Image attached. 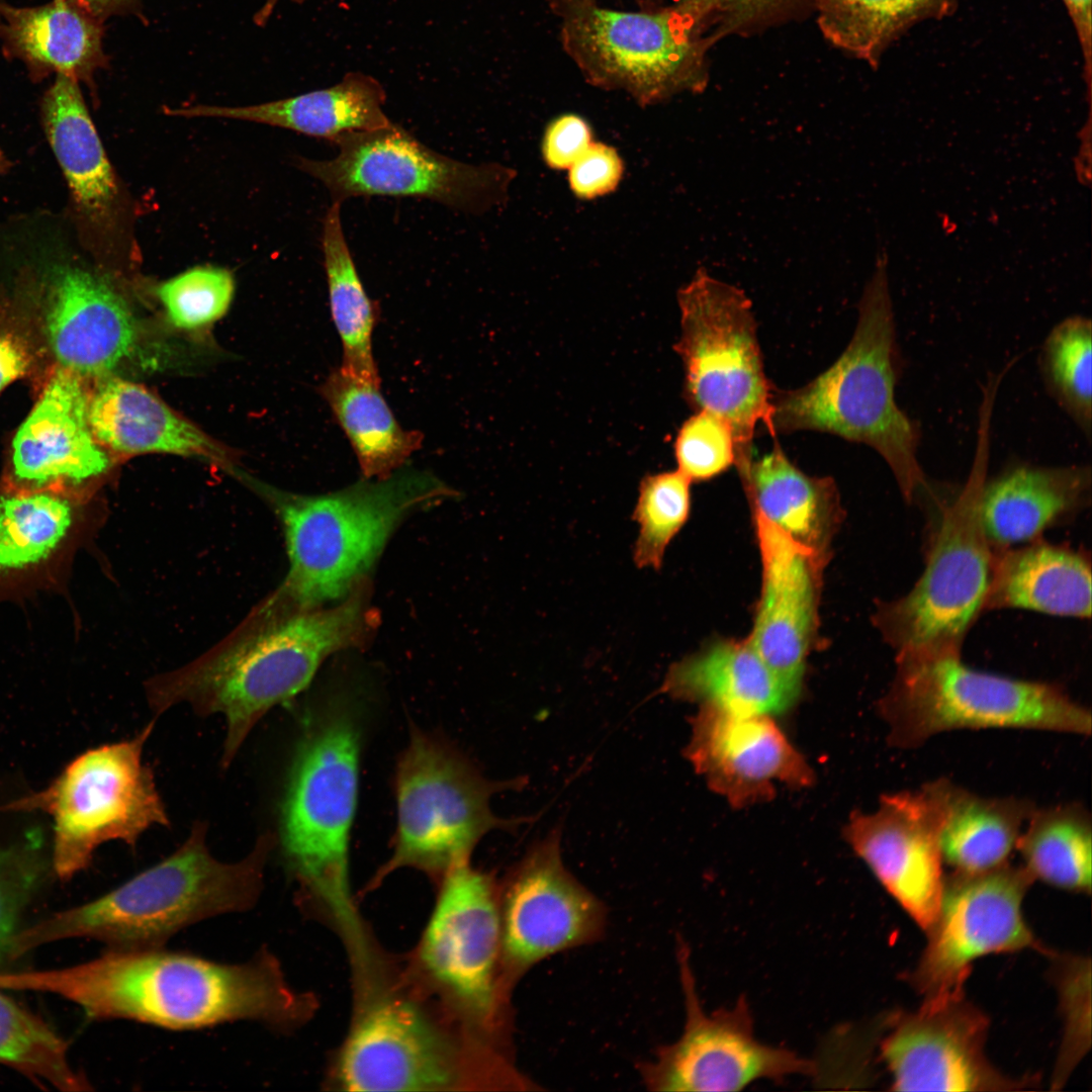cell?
<instances>
[{
	"label": "cell",
	"mask_w": 1092,
	"mask_h": 1092,
	"mask_svg": "<svg viewBox=\"0 0 1092 1092\" xmlns=\"http://www.w3.org/2000/svg\"><path fill=\"white\" fill-rule=\"evenodd\" d=\"M0 990L56 995L91 1019H126L170 1030L244 1020L282 1030L308 1011L306 998L290 989L265 948L239 964L163 947L108 949L64 968L0 973Z\"/></svg>",
	"instance_id": "6da1fadb"
},
{
	"label": "cell",
	"mask_w": 1092,
	"mask_h": 1092,
	"mask_svg": "<svg viewBox=\"0 0 1092 1092\" xmlns=\"http://www.w3.org/2000/svg\"><path fill=\"white\" fill-rule=\"evenodd\" d=\"M369 598L367 582L332 608L289 613L264 599L208 651L148 679V703L156 718L181 704L220 714L228 767L260 719L301 693L326 658L371 641L379 615Z\"/></svg>",
	"instance_id": "7a4b0ae2"
},
{
	"label": "cell",
	"mask_w": 1092,
	"mask_h": 1092,
	"mask_svg": "<svg viewBox=\"0 0 1092 1092\" xmlns=\"http://www.w3.org/2000/svg\"><path fill=\"white\" fill-rule=\"evenodd\" d=\"M272 843L271 835L264 834L245 857L224 862L210 853L206 827L197 823L160 862L95 900L18 930L9 956L16 959L70 938L95 939L115 950L164 947L190 925L253 908Z\"/></svg>",
	"instance_id": "3957f363"
},
{
	"label": "cell",
	"mask_w": 1092,
	"mask_h": 1092,
	"mask_svg": "<svg viewBox=\"0 0 1092 1092\" xmlns=\"http://www.w3.org/2000/svg\"><path fill=\"white\" fill-rule=\"evenodd\" d=\"M281 523L288 571L268 599L295 613L342 601L368 575L398 526L458 492L427 470L401 467L337 491L297 494L260 486Z\"/></svg>",
	"instance_id": "277c9868"
},
{
	"label": "cell",
	"mask_w": 1092,
	"mask_h": 1092,
	"mask_svg": "<svg viewBox=\"0 0 1092 1092\" xmlns=\"http://www.w3.org/2000/svg\"><path fill=\"white\" fill-rule=\"evenodd\" d=\"M901 354L887 275L878 257L858 302L853 335L837 360L798 388H772L774 435L815 431L867 445L890 467L907 503L927 490L919 429L895 399Z\"/></svg>",
	"instance_id": "5b68a950"
},
{
	"label": "cell",
	"mask_w": 1092,
	"mask_h": 1092,
	"mask_svg": "<svg viewBox=\"0 0 1092 1092\" xmlns=\"http://www.w3.org/2000/svg\"><path fill=\"white\" fill-rule=\"evenodd\" d=\"M360 731L347 705L328 703L297 745L281 808L283 855L299 882L351 935L360 933L349 879Z\"/></svg>",
	"instance_id": "8992f818"
},
{
	"label": "cell",
	"mask_w": 1092,
	"mask_h": 1092,
	"mask_svg": "<svg viewBox=\"0 0 1092 1092\" xmlns=\"http://www.w3.org/2000/svg\"><path fill=\"white\" fill-rule=\"evenodd\" d=\"M878 709L892 746L913 749L952 730L1032 729L1089 736L1090 710L1054 684L969 667L961 653L896 656Z\"/></svg>",
	"instance_id": "52a82bcc"
},
{
	"label": "cell",
	"mask_w": 1092,
	"mask_h": 1092,
	"mask_svg": "<svg viewBox=\"0 0 1092 1092\" xmlns=\"http://www.w3.org/2000/svg\"><path fill=\"white\" fill-rule=\"evenodd\" d=\"M680 335L673 346L685 371V397L696 412L731 428L740 478L753 460V438L771 425L774 386L765 375L752 303L738 287L701 267L677 292Z\"/></svg>",
	"instance_id": "ba28073f"
},
{
	"label": "cell",
	"mask_w": 1092,
	"mask_h": 1092,
	"mask_svg": "<svg viewBox=\"0 0 1092 1092\" xmlns=\"http://www.w3.org/2000/svg\"><path fill=\"white\" fill-rule=\"evenodd\" d=\"M155 720L126 740L82 753L47 789L7 806L53 817V867L61 880L87 868L102 843L134 845L151 827L169 824L153 771L143 760Z\"/></svg>",
	"instance_id": "9c48e42d"
},
{
	"label": "cell",
	"mask_w": 1092,
	"mask_h": 1092,
	"mask_svg": "<svg viewBox=\"0 0 1092 1092\" xmlns=\"http://www.w3.org/2000/svg\"><path fill=\"white\" fill-rule=\"evenodd\" d=\"M981 462L942 510L925 568L902 598L884 603L874 625L896 656L961 653L984 610L994 550L980 517Z\"/></svg>",
	"instance_id": "30bf717a"
},
{
	"label": "cell",
	"mask_w": 1092,
	"mask_h": 1092,
	"mask_svg": "<svg viewBox=\"0 0 1092 1092\" xmlns=\"http://www.w3.org/2000/svg\"><path fill=\"white\" fill-rule=\"evenodd\" d=\"M522 785L491 782L451 747L414 731L397 763V823L385 872L413 867L445 874L468 862L486 833L522 821L502 819L489 806L494 793Z\"/></svg>",
	"instance_id": "8fae6325"
},
{
	"label": "cell",
	"mask_w": 1092,
	"mask_h": 1092,
	"mask_svg": "<svg viewBox=\"0 0 1092 1092\" xmlns=\"http://www.w3.org/2000/svg\"><path fill=\"white\" fill-rule=\"evenodd\" d=\"M700 24L682 7L655 13L605 9L572 0L566 9L565 48L593 84L623 89L640 105L707 83Z\"/></svg>",
	"instance_id": "7c38bea8"
},
{
	"label": "cell",
	"mask_w": 1092,
	"mask_h": 1092,
	"mask_svg": "<svg viewBox=\"0 0 1092 1092\" xmlns=\"http://www.w3.org/2000/svg\"><path fill=\"white\" fill-rule=\"evenodd\" d=\"M331 143V160L298 157L297 167L321 181L333 202L351 197L429 199L453 210L480 214L500 206L517 173L498 163L473 165L433 151L396 123L350 131Z\"/></svg>",
	"instance_id": "4fadbf2b"
},
{
	"label": "cell",
	"mask_w": 1092,
	"mask_h": 1092,
	"mask_svg": "<svg viewBox=\"0 0 1092 1092\" xmlns=\"http://www.w3.org/2000/svg\"><path fill=\"white\" fill-rule=\"evenodd\" d=\"M676 949L685 1025L675 1041L661 1045L653 1059L640 1063L647 1089L740 1091L760 1080L780 1081L816 1072L811 1060L757 1039L744 997L732 1007L707 1012L699 999L688 946L677 939Z\"/></svg>",
	"instance_id": "5bb4252c"
},
{
	"label": "cell",
	"mask_w": 1092,
	"mask_h": 1092,
	"mask_svg": "<svg viewBox=\"0 0 1092 1092\" xmlns=\"http://www.w3.org/2000/svg\"><path fill=\"white\" fill-rule=\"evenodd\" d=\"M500 979L505 996L534 966L556 953L598 941L604 903L563 864L558 833L535 843L498 892Z\"/></svg>",
	"instance_id": "9a60e30c"
},
{
	"label": "cell",
	"mask_w": 1092,
	"mask_h": 1092,
	"mask_svg": "<svg viewBox=\"0 0 1092 1092\" xmlns=\"http://www.w3.org/2000/svg\"><path fill=\"white\" fill-rule=\"evenodd\" d=\"M1034 880L1008 862L944 879L937 918L911 981L925 997L963 992L972 964L991 953L1042 948L1022 912Z\"/></svg>",
	"instance_id": "2e32d148"
},
{
	"label": "cell",
	"mask_w": 1092,
	"mask_h": 1092,
	"mask_svg": "<svg viewBox=\"0 0 1092 1092\" xmlns=\"http://www.w3.org/2000/svg\"><path fill=\"white\" fill-rule=\"evenodd\" d=\"M421 961L431 977L486 1030L504 1022L498 892L491 879L456 864L444 874L423 934Z\"/></svg>",
	"instance_id": "e0dca14e"
},
{
	"label": "cell",
	"mask_w": 1092,
	"mask_h": 1092,
	"mask_svg": "<svg viewBox=\"0 0 1092 1092\" xmlns=\"http://www.w3.org/2000/svg\"><path fill=\"white\" fill-rule=\"evenodd\" d=\"M936 780L883 795L872 813L855 812L844 834L882 887L922 930L934 924L943 894Z\"/></svg>",
	"instance_id": "ac0fdd59"
},
{
	"label": "cell",
	"mask_w": 1092,
	"mask_h": 1092,
	"mask_svg": "<svg viewBox=\"0 0 1092 1092\" xmlns=\"http://www.w3.org/2000/svg\"><path fill=\"white\" fill-rule=\"evenodd\" d=\"M988 1019L963 992L927 997L892 1017L881 1055L898 1091H994L1021 1082L998 1073L984 1053Z\"/></svg>",
	"instance_id": "d6986e66"
},
{
	"label": "cell",
	"mask_w": 1092,
	"mask_h": 1092,
	"mask_svg": "<svg viewBox=\"0 0 1092 1092\" xmlns=\"http://www.w3.org/2000/svg\"><path fill=\"white\" fill-rule=\"evenodd\" d=\"M338 1081L349 1091H432L455 1082L444 1037L413 1003L387 997L357 1018L341 1049Z\"/></svg>",
	"instance_id": "ffe728a7"
},
{
	"label": "cell",
	"mask_w": 1092,
	"mask_h": 1092,
	"mask_svg": "<svg viewBox=\"0 0 1092 1092\" xmlns=\"http://www.w3.org/2000/svg\"><path fill=\"white\" fill-rule=\"evenodd\" d=\"M753 520L762 574L747 639L775 674L800 693L806 660L816 644L828 558L795 542L755 513Z\"/></svg>",
	"instance_id": "44dd1931"
},
{
	"label": "cell",
	"mask_w": 1092,
	"mask_h": 1092,
	"mask_svg": "<svg viewBox=\"0 0 1092 1092\" xmlns=\"http://www.w3.org/2000/svg\"><path fill=\"white\" fill-rule=\"evenodd\" d=\"M696 771L733 807L768 800L776 783L809 786L813 775L766 714L701 706L686 750Z\"/></svg>",
	"instance_id": "7402d4cb"
},
{
	"label": "cell",
	"mask_w": 1092,
	"mask_h": 1092,
	"mask_svg": "<svg viewBox=\"0 0 1092 1092\" xmlns=\"http://www.w3.org/2000/svg\"><path fill=\"white\" fill-rule=\"evenodd\" d=\"M49 275L47 327L61 367L81 378L109 374L136 346L139 326L127 303L86 269L58 265Z\"/></svg>",
	"instance_id": "603a6c76"
},
{
	"label": "cell",
	"mask_w": 1092,
	"mask_h": 1092,
	"mask_svg": "<svg viewBox=\"0 0 1092 1092\" xmlns=\"http://www.w3.org/2000/svg\"><path fill=\"white\" fill-rule=\"evenodd\" d=\"M89 397L75 373L60 367L51 377L12 442L17 481L36 489L81 485L107 471L109 457L89 425Z\"/></svg>",
	"instance_id": "cb8c5ba5"
},
{
	"label": "cell",
	"mask_w": 1092,
	"mask_h": 1092,
	"mask_svg": "<svg viewBox=\"0 0 1092 1092\" xmlns=\"http://www.w3.org/2000/svg\"><path fill=\"white\" fill-rule=\"evenodd\" d=\"M104 21L78 0L17 6L0 0V47L22 64L32 82L65 75L87 85L107 65Z\"/></svg>",
	"instance_id": "d4e9b609"
},
{
	"label": "cell",
	"mask_w": 1092,
	"mask_h": 1092,
	"mask_svg": "<svg viewBox=\"0 0 1092 1092\" xmlns=\"http://www.w3.org/2000/svg\"><path fill=\"white\" fill-rule=\"evenodd\" d=\"M1091 469L1085 465L1015 464L984 478L979 509L993 549L1036 540L1048 528L1089 505Z\"/></svg>",
	"instance_id": "484cf974"
},
{
	"label": "cell",
	"mask_w": 1092,
	"mask_h": 1092,
	"mask_svg": "<svg viewBox=\"0 0 1092 1092\" xmlns=\"http://www.w3.org/2000/svg\"><path fill=\"white\" fill-rule=\"evenodd\" d=\"M41 113L51 147L80 210L95 228L114 234L121 221L122 196L80 83L56 75L42 96Z\"/></svg>",
	"instance_id": "4316f807"
},
{
	"label": "cell",
	"mask_w": 1092,
	"mask_h": 1092,
	"mask_svg": "<svg viewBox=\"0 0 1092 1092\" xmlns=\"http://www.w3.org/2000/svg\"><path fill=\"white\" fill-rule=\"evenodd\" d=\"M661 690L701 706L766 715L785 711L800 694L775 674L747 638L709 640L669 667Z\"/></svg>",
	"instance_id": "83f0119b"
},
{
	"label": "cell",
	"mask_w": 1092,
	"mask_h": 1092,
	"mask_svg": "<svg viewBox=\"0 0 1092 1092\" xmlns=\"http://www.w3.org/2000/svg\"><path fill=\"white\" fill-rule=\"evenodd\" d=\"M88 420L97 442L120 455L165 453L225 462V452L203 431L141 384L118 377L89 397Z\"/></svg>",
	"instance_id": "f1b7e54d"
},
{
	"label": "cell",
	"mask_w": 1092,
	"mask_h": 1092,
	"mask_svg": "<svg viewBox=\"0 0 1092 1092\" xmlns=\"http://www.w3.org/2000/svg\"><path fill=\"white\" fill-rule=\"evenodd\" d=\"M993 550L984 610L1091 617V563L1085 552L1038 539Z\"/></svg>",
	"instance_id": "f546056e"
},
{
	"label": "cell",
	"mask_w": 1092,
	"mask_h": 1092,
	"mask_svg": "<svg viewBox=\"0 0 1092 1092\" xmlns=\"http://www.w3.org/2000/svg\"><path fill=\"white\" fill-rule=\"evenodd\" d=\"M385 101L384 88L376 79L363 73H348L329 88L276 101L238 107L196 105L169 108L165 113L253 121L331 142L345 132L390 125L392 121L383 110Z\"/></svg>",
	"instance_id": "4dcf8cb0"
},
{
	"label": "cell",
	"mask_w": 1092,
	"mask_h": 1092,
	"mask_svg": "<svg viewBox=\"0 0 1092 1092\" xmlns=\"http://www.w3.org/2000/svg\"><path fill=\"white\" fill-rule=\"evenodd\" d=\"M740 479L752 513L829 559L830 544L843 513L833 478L805 473L777 443L761 458L753 459Z\"/></svg>",
	"instance_id": "1f68e13d"
},
{
	"label": "cell",
	"mask_w": 1092,
	"mask_h": 1092,
	"mask_svg": "<svg viewBox=\"0 0 1092 1092\" xmlns=\"http://www.w3.org/2000/svg\"><path fill=\"white\" fill-rule=\"evenodd\" d=\"M941 800L939 846L943 863L980 873L1006 862L1036 807L1017 797H984L947 779L936 780Z\"/></svg>",
	"instance_id": "d6a6232c"
},
{
	"label": "cell",
	"mask_w": 1092,
	"mask_h": 1092,
	"mask_svg": "<svg viewBox=\"0 0 1092 1092\" xmlns=\"http://www.w3.org/2000/svg\"><path fill=\"white\" fill-rule=\"evenodd\" d=\"M321 392L346 434L364 478L388 477L420 449L423 435L399 425L380 383L338 367L327 376Z\"/></svg>",
	"instance_id": "836d02e7"
},
{
	"label": "cell",
	"mask_w": 1092,
	"mask_h": 1092,
	"mask_svg": "<svg viewBox=\"0 0 1092 1092\" xmlns=\"http://www.w3.org/2000/svg\"><path fill=\"white\" fill-rule=\"evenodd\" d=\"M341 204L333 202L327 210L322 236L331 315L343 349L340 368L359 378L380 383L372 350L379 307L368 296L359 277L345 238Z\"/></svg>",
	"instance_id": "e575fe53"
},
{
	"label": "cell",
	"mask_w": 1092,
	"mask_h": 1092,
	"mask_svg": "<svg viewBox=\"0 0 1092 1092\" xmlns=\"http://www.w3.org/2000/svg\"><path fill=\"white\" fill-rule=\"evenodd\" d=\"M1015 850L1033 880L1074 892H1090L1092 822L1080 803L1035 807Z\"/></svg>",
	"instance_id": "d590c367"
},
{
	"label": "cell",
	"mask_w": 1092,
	"mask_h": 1092,
	"mask_svg": "<svg viewBox=\"0 0 1092 1092\" xmlns=\"http://www.w3.org/2000/svg\"><path fill=\"white\" fill-rule=\"evenodd\" d=\"M818 26L835 47L879 65L890 43L912 25L951 14L959 0H810Z\"/></svg>",
	"instance_id": "8d00e7d4"
},
{
	"label": "cell",
	"mask_w": 1092,
	"mask_h": 1092,
	"mask_svg": "<svg viewBox=\"0 0 1092 1092\" xmlns=\"http://www.w3.org/2000/svg\"><path fill=\"white\" fill-rule=\"evenodd\" d=\"M76 508L47 491L0 496V580L34 570L57 555L72 537Z\"/></svg>",
	"instance_id": "74e56055"
},
{
	"label": "cell",
	"mask_w": 1092,
	"mask_h": 1092,
	"mask_svg": "<svg viewBox=\"0 0 1092 1092\" xmlns=\"http://www.w3.org/2000/svg\"><path fill=\"white\" fill-rule=\"evenodd\" d=\"M0 1065L62 1092L91 1089L86 1077L72 1066L62 1036L1 990Z\"/></svg>",
	"instance_id": "f35d334b"
},
{
	"label": "cell",
	"mask_w": 1092,
	"mask_h": 1092,
	"mask_svg": "<svg viewBox=\"0 0 1092 1092\" xmlns=\"http://www.w3.org/2000/svg\"><path fill=\"white\" fill-rule=\"evenodd\" d=\"M1091 361L1092 324L1082 315L1057 324L1039 354L1046 391L1088 440L1092 428Z\"/></svg>",
	"instance_id": "ab89813d"
},
{
	"label": "cell",
	"mask_w": 1092,
	"mask_h": 1092,
	"mask_svg": "<svg viewBox=\"0 0 1092 1092\" xmlns=\"http://www.w3.org/2000/svg\"><path fill=\"white\" fill-rule=\"evenodd\" d=\"M691 483L678 470L647 474L641 480L632 515L639 526L633 550L638 568L662 566L668 545L690 517Z\"/></svg>",
	"instance_id": "60d3db41"
},
{
	"label": "cell",
	"mask_w": 1092,
	"mask_h": 1092,
	"mask_svg": "<svg viewBox=\"0 0 1092 1092\" xmlns=\"http://www.w3.org/2000/svg\"><path fill=\"white\" fill-rule=\"evenodd\" d=\"M235 288L229 270L197 266L161 283L157 296L174 327L192 331L222 317L233 301Z\"/></svg>",
	"instance_id": "b9f144b4"
},
{
	"label": "cell",
	"mask_w": 1092,
	"mask_h": 1092,
	"mask_svg": "<svg viewBox=\"0 0 1092 1092\" xmlns=\"http://www.w3.org/2000/svg\"><path fill=\"white\" fill-rule=\"evenodd\" d=\"M677 470L691 482L706 481L735 464V443L729 425L700 411L679 428L674 442Z\"/></svg>",
	"instance_id": "7bdbcfd3"
},
{
	"label": "cell",
	"mask_w": 1092,
	"mask_h": 1092,
	"mask_svg": "<svg viewBox=\"0 0 1092 1092\" xmlns=\"http://www.w3.org/2000/svg\"><path fill=\"white\" fill-rule=\"evenodd\" d=\"M1056 980L1065 1014V1033L1054 1084H1063L1090 1045V962L1060 957Z\"/></svg>",
	"instance_id": "ee69618b"
},
{
	"label": "cell",
	"mask_w": 1092,
	"mask_h": 1092,
	"mask_svg": "<svg viewBox=\"0 0 1092 1092\" xmlns=\"http://www.w3.org/2000/svg\"><path fill=\"white\" fill-rule=\"evenodd\" d=\"M34 849L0 848V959L9 957L18 920L40 876Z\"/></svg>",
	"instance_id": "f6af8a7d"
},
{
	"label": "cell",
	"mask_w": 1092,
	"mask_h": 1092,
	"mask_svg": "<svg viewBox=\"0 0 1092 1092\" xmlns=\"http://www.w3.org/2000/svg\"><path fill=\"white\" fill-rule=\"evenodd\" d=\"M567 170L572 193L589 200L616 190L623 177L624 163L615 148L594 141Z\"/></svg>",
	"instance_id": "bcb514c9"
},
{
	"label": "cell",
	"mask_w": 1092,
	"mask_h": 1092,
	"mask_svg": "<svg viewBox=\"0 0 1092 1092\" xmlns=\"http://www.w3.org/2000/svg\"><path fill=\"white\" fill-rule=\"evenodd\" d=\"M589 124L575 114L553 119L545 128L541 152L546 165L553 170L568 169L592 145Z\"/></svg>",
	"instance_id": "7dc6e473"
},
{
	"label": "cell",
	"mask_w": 1092,
	"mask_h": 1092,
	"mask_svg": "<svg viewBox=\"0 0 1092 1092\" xmlns=\"http://www.w3.org/2000/svg\"><path fill=\"white\" fill-rule=\"evenodd\" d=\"M788 0H685L682 8L700 24L737 28L766 16Z\"/></svg>",
	"instance_id": "c3c4849f"
},
{
	"label": "cell",
	"mask_w": 1092,
	"mask_h": 1092,
	"mask_svg": "<svg viewBox=\"0 0 1092 1092\" xmlns=\"http://www.w3.org/2000/svg\"><path fill=\"white\" fill-rule=\"evenodd\" d=\"M29 363L23 344L11 335L0 334V391L23 376Z\"/></svg>",
	"instance_id": "681fc988"
},
{
	"label": "cell",
	"mask_w": 1092,
	"mask_h": 1092,
	"mask_svg": "<svg viewBox=\"0 0 1092 1092\" xmlns=\"http://www.w3.org/2000/svg\"><path fill=\"white\" fill-rule=\"evenodd\" d=\"M1075 26L1084 59V77L1090 90L1092 67L1091 0H1063Z\"/></svg>",
	"instance_id": "f907efd6"
},
{
	"label": "cell",
	"mask_w": 1092,
	"mask_h": 1092,
	"mask_svg": "<svg viewBox=\"0 0 1092 1092\" xmlns=\"http://www.w3.org/2000/svg\"><path fill=\"white\" fill-rule=\"evenodd\" d=\"M95 16L105 21L108 17L127 10L135 0H78Z\"/></svg>",
	"instance_id": "816d5d0a"
},
{
	"label": "cell",
	"mask_w": 1092,
	"mask_h": 1092,
	"mask_svg": "<svg viewBox=\"0 0 1092 1092\" xmlns=\"http://www.w3.org/2000/svg\"><path fill=\"white\" fill-rule=\"evenodd\" d=\"M278 1L279 0H266L265 1V3L263 4L261 9L258 11V13L255 16L257 24L262 25L268 20V18L270 17L271 13L273 12V10H274L276 4L278 3Z\"/></svg>",
	"instance_id": "f5cc1de1"
},
{
	"label": "cell",
	"mask_w": 1092,
	"mask_h": 1092,
	"mask_svg": "<svg viewBox=\"0 0 1092 1092\" xmlns=\"http://www.w3.org/2000/svg\"><path fill=\"white\" fill-rule=\"evenodd\" d=\"M0 157H1V155H0Z\"/></svg>",
	"instance_id": "db71d44e"
}]
</instances>
